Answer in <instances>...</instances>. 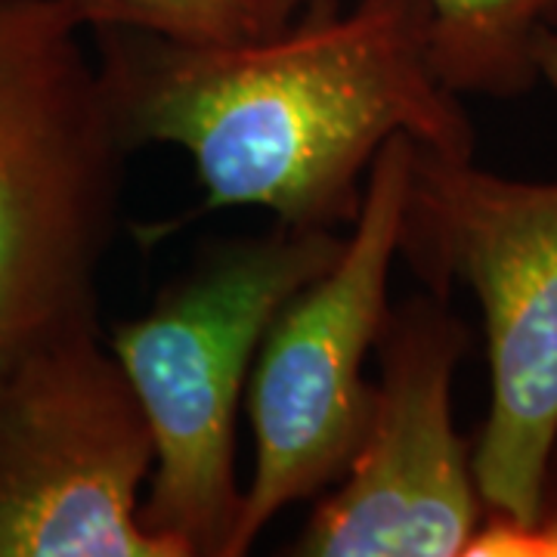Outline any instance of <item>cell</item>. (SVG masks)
Listing matches in <instances>:
<instances>
[{"mask_svg":"<svg viewBox=\"0 0 557 557\" xmlns=\"http://www.w3.org/2000/svg\"><path fill=\"white\" fill-rule=\"evenodd\" d=\"M399 258L431 295H478L490 412L471 468L483 511L533 515L557 443V183L483 171L416 146Z\"/></svg>","mask_w":557,"mask_h":557,"instance_id":"cell-4","label":"cell"},{"mask_svg":"<svg viewBox=\"0 0 557 557\" xmlns=\"http://www.w3.org/2000/svg\"><path fill=\"white\" fill-rule=\"evenodd\" d=\"M416 146L409 134L381 146L338 260L300 285L260 338L245 387L255 474L242 490L230 557L248 555L285 508L329 490L357 449L372 403L366 359L391 313Z\"/></svg>","mask_w":557,"mask_h":557,"instance_id":"cell-5","label":"cell"},{"mask_svg":"<svg viewBox=\"0 0 557 557\" xmlns=\"http://www.w3.org/2000/svg\"><path fill=\"white\" fill-rule=\"evenodd\" d=\"M124 149L180 146L199 211L267 208L278 223L341 230L394 134L474 159V124L428 57V0H307L276 32L236 40L90 28Z\"/></svg>","mask_w":557,"mask_h":557,"instance_id":"cell-1","label":"cell"},{"mask_svg":"<svg viewBox=\"0 0 557 557\" xmlns=\"http://www.w3.org/2000/svg\"><path fill=\"white\" fill-rule=\"evenodd\" d=\"M533 65L542 81L557 90V28H542L533 40Z\"/></svg>","mask_w":557,"mask_h":557,"instance_id":"cell-11","label":"cell"},{"mask_svg":"<svg viewBox=\"0 0 557 557\" xmlns=\"http://www.w3.org/2000/svg\"><path fill=\"white\" fill-rule=\"evenodd\" d=\"M465 557H557V443L545 465L533 515L508 520L483 511Z\"/></svg>","mask_w":557,"mask_h":557,"instance_id":"cell-10","label":"cell"},{"mask_svg":"<svg viewBox=\"0 0 557 557\" xmlns=\"http://www.w3.org/2000/svg\"><path fill=\"white\" fill-rule=\"evenodd\" d=\"M260 35L295 20L307 0H251ZM428 57L453 94L515 100L539 81L533 40L557 28V0H428Z\"/></svg>","mask_w":557,"mask_h":557,"instance_id":"cell-8","label":"cell"},{"mask_svg":"<svg viewBox=\"0 0 557 557\" xmlns=\"http://www.w3.org/2000/svg\"><path fill=\"white\" fill-rule=\"evenodd\" d=\"M72 0H0V366L100 322L124 149Z\"/></svg>","mask_w":557,"mask_h":557,"instance_id":"cell-3","label":"cell"},{"mask_svg":"<svg viewBox=\"0 0 557 557\" xmlns=\"http://www.w3.org/2000/svg\"><path fill=\"white\" fill-rule=\"evenodd\" d=\"M341 248V230L288 223L205 242L143 317L115 325L109 350L156 446L139 523L177 557H230L242 508L236 418L260 338Z\"/></svg>","mask_w":557,"mask_h":557,"instance_id":"cell-2","label":"cell"},{"mask_svg":"<svg viewBox=\"0 0 557 557\" xmlns=\"http://www.w3.org/2000/svg\"><path fill=\"white\" fill-rule=\"evenodd\" d=\"M84 28H143L171 38L236 40L260 35L251 0H72Z\"/></svg>","mask_w":557,"mask_h":557,"instance_id":"cell-9","label":"cell"},{"mask_svg":"<svg viewBox=\"0 0 557 557\" xmlns=\"http://www.w3.org/2000/svg\"><path fill=\"white\" fill-rule=\"evenodd\" d=\"M471 332L446 298L391 304L357 449L285 555L465 557L483 518L453 381Z\"/></svg>","mask_w":557,"mask_h":557,"instance_id":"cell-7","label":"cell"},{"mask_svg":"<svg viewBox=\"0 0 557 557\" xmlns=\"http://www.w3.org/2000/svg\"><path fill=\"white\" fill-rule=\"evenodd\" d=\"M152 431L102 325L0 366V557H177L139 523Z\"/></svg>","mask_w":557,"mask_h":557,"instance_id":"cell-6","label":"cell"}]
</instances>
